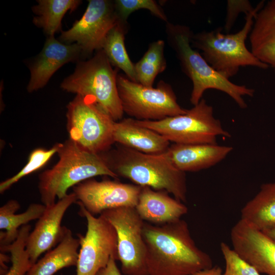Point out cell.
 <instances>
[{
	"label": "cell",
	"instance_id": "obj_34",
	"mask_svg": "<svg viewBox=\"0 0 275 275\" xmlns=\"http://www.w3.org/2000/svg\"><path fill=\"white\" fill-rule=\"evenodd\" d=\"M265 233L266 235L275 239V226L267 229L264 231H262Z\"/></svg>",
	"mask_w": 275,
	"mask_h": 275
},
{
	"label": "cell",
	"instance_id": "obj_25",
	"mask_svg": "<svg viewBox=\"0 0 275 275\" xmlns=\"http://www.w3.org/2000/svg\"><path fill=\"white\" fill-rule=\"evenodd\" d=\"M125 23H118L108 33L102 49L112 65L121 69L130 80L137 82L134 64L131 61L125 45Z\"/></svg>",
	"mask_w": 275,
	"mask_h": 275
},
{
	"label": "cell",
	"instance_id": "obj_20",
	"mask_svg": "<svg viewBox=\"0 0 275 275\" xmlns=\"http://www.w3.org/2000/svg\"><path fill=\"white\" fill-rule=\"evenodd\" d=\"M249 39L251 52L275 72V0L268 1L257 12Z\"/></svg>",
	"mask_w": 275,
	"mask_h": 275
},
{
	"label": "cell",
	"instance_id": "obj_15",
	"mask_svg": "<svg viewBox=\"0 0 275 275\" xmlns=\"http://www.w3.org/2000/svg\"><path fill=\"white\" fill-rule=\"evenodd\" d=\"M76 201L72 193L52 205L46 206L26 242V249L33 264L42 254L51 250L60 242L66 228L61 226L62 219L66 210Z\"/></svg>",
	"mask_w": 275,
	"mask_h": 275
},
{
	"label": "cell",
	"instance_id": "obj_19",
	"mask_svg": "<svg viewBox=\"0 0 275 275\" xmlns=\"http://www.w3.org/2000/svg\"><path fill=\"white\" fill-rule=\"evenodd\" d=\"M113 138L115 143L148 154L164 153L170 146V142L162 135L139 125L132 118L116 121Z\"/></svg>",
	"mask_w": 275,
	"mask_h": 275
},
{
	"label": "cell",
	"instance_id": "obj_5",
	"mask_svg": "<svg viewBox=\"0 0 275 275\" xmlns=\"http://www.w3.org/2000/svg\"><path fill=\"white\" fill-rule=\"evenodd\" d=\"M167 33L169 43L176 53L183 72L192 81L193 87L190 101L194 105L202 99L206 90L215 89L228 95L240 108L247 107L243 96L253 97L254 90L231 82L213 69L191 47L190 38L193 33L188 27L168 23Z\"/></svg>",
	"mask_w": 275,
	"mask_h": 275
},
{
	"label": "cell",
	"instance_id": "obj_9",
	"mask_svg": "<svg viewBox=\"0 0 275 275\" xmlns=\"http://www.w3.org/2000/svg\"><path fill=\"white\" fill-rule=\"evenodd\" d=\"M117 85L123 110L139 120H160L185 114L171 86L160 81L154 88L144 86L119 74Z\"/></svg>",
	"mask_w": 275,
	"mask_h": 275
},
{
	"label": "cell",
	"instance_id": "obj_17",
	"mask_svg": "<svg viewBox=\"0 0 275 275\" xmlns=\"http://www.w3.org/2000/svg\"><path fill=\"white\" fill-rule=\"evenodd\" d=\"M166 191L142 186L135 209L145 222L160 225L179 219L188 212L187 206Z\"/></svg>",
	"mask_w": 275,
	"mask_h": 275
},
{
	"label": "cell",
	"instance_id": "obj_23",
	"mask_svg": "<svg viewBox=\"0 0 275 275\" xmlns=\"http://www.w3.org/2000/svg\"><path fill=\"white\" fill-rule=\"evenodd\" d=\"M20 207L15 200H10L0 208V243L1 246L11 244L17 238L19 227L27 225L30 221L38 219L45 210L43 204L32 203L23 212L16 214Z\"/></svg>",
	"mask_w": 275,
	"mask_h": 275
},
{
	"label": "cell",
	"instance_id": "obj_22",
	"mask_svg": "<svg viewBox=\"0 0 275 275\" xmlns=\"http://www.w3.org/2000/svg\"><path fill=\"white\" fill-rule=\"evenodd\" d=\"M261 231L275 226V182L263 184L241 210V218Z\"/></svg>",
	"mask_w": 275,
	"mask_h": 275
},
{
	"label": "cell",
	"instance_id": "obj_26",
	"mask_svg": "<svg viewBox=\"0 0 275 275\" xmlns=\"http://www.w3.org/2000/svg\"><path fill=\"white\" fill-rule=\"evenodd\" d=\"M164 46V42L162 40L152 42L143 57L134 64L137 82L153 87L156 76L167 67Z\"/></svg>",
	"mask_w": 275,
	"mask_h": 275
},
{
	"label": "cell",
	"instance_id": "obj_18",
	"mask_svg": "<svg viewBox=\"0 0 275 275\" xmlns=\"http://www.w3.org/2000/svg\"><path fill=\"white\" fill-rule=\"evenodd\" d=\"M231 146L217 144H179L170 145L167 153L180 171L197 172L208 169L221 162L232 151Z\"/></svg>",
	"mask_w": 275,
	"mask_h": 275
},
{
	"label": "cell",
	"instance_id": "obj_4",
	"mask_svg": "<svg viewBox=\"0 0 275 275\" xmlns=\"http://www.w3.org/2000/svg\"><path fill=\"white\" fill-rule=\"evenodd\" d=\"M264 5V1L260 2L252 11L245 14L243 28L236 33L223 34L222 29L218 28L193 34L190 38L191 47L201 51L205 61L228 79L235 75L240 67L268 68L269 66L259 60L245 45L255 17Z\"/></svg>",
	"mask_w": 275,
	"mask_h": 275
},
{
	"label": "cell",
	"instance_id": "obj_33",
	"mask_svg": "<svg viewBox=\"0 0 275 275\" xmlns=\"http://www.w3.org/2000/svg\"><path fill=\"white\" fill-rule=\"evenodd\" d=\"M191 275H223L221 267L216 265L199 270Z\"/></svg>",
	"mask_w": 275,
	"mask_h": 275
},
{
	"label": "cell",
	"instance_id": "obj_31",
	"mask_svg": "<svg viewBox=\"0 0 275 275\" xmlns=\"http://www.w3.org/2000/svg\"><path fill=\"white\" fill-rule=\"evenodd\" d=\"M254 9L249 1H228L224 25L225 32L227 33L230 32L239 13L243 12L246 14Z\"/></svg>",
	"mask_w": 275,
	"mask_h": 275
},
{
	"label": "cell",
	"instance_id": "obj_16",
	"mask_svg": "<svg viewBox=\"0 0 275 275\" xmlns=\"http://www.w3.org/2000/svg\"><path fill=\"white\" fill-rule=\"evenodd\" d=\"M81 52L76 43L65 44L54 36L48 37L38 57L29 67L31 77L26 87L28 92L32 93L43 88L60 68L78 59Z\"/></svg>",
	"mask_w": 275,
	"mask_h": 275
},
{
	"label": "cell",
	"instance_id": "obj_8",
	"mask_svg": "<svg viewBox=\"0 0 275 275\" xmlns=\"http://www.w3.org/2000/svg\"><path fill=\"white\" fill-rule=\"evenodd\" d=\"M69 139L88 152L100 154L114 144L115 121L98 105L79 95L67 106Z\"/></svg>",
	"mask_w": 275,
	"mask_h": 275
},
{
	"label": "cell",
	"instance_id": "obj_27",
	"mask_svg": "<svg viewBox=\"0 0 275 275\" xmlns=\"http://www.w3.org/2000/svg\"><path fill=\"white\" fill-rule=\"evenodd\" d=\"M31 226L25 225L20 228L16 239L11 244L1 246V252L10 253L11 266L4 275H26L33 265L26 249V242Z\"/></svg>",
	"mask_w": 275,
	"mask_h": 275
},
{
	"label": "cell",
	"instance_id": "obj_13",
	"mask_svg": "<svg viewBox=\"0 0 275 275\" xmlns=\"http://www.w3.org/2000/svg\"><path fill=\"white\" fill-rule=\"evenodd\" d=\"M142 186L117 181L88 179L73 187L76 203L95 215L121 207L136 206Z\"/></svg>",
	"mask_w": 275,
	"mask_h": 275
},
{
	"label": "cell",
	"instance_id": "obj_12",
	"mask_svg": "<svg viewBox=\"0 0 275 275\" xmlns=\"http://www.w3.org/2000/svg\"><path fill=\"white\" fill-rule=\"evenodd\" d=\"M82 17L67 31H62L61 42L76 43L82 52L91 53L102 49L109 32L122 21L117 15L114 2L89 0Z\"/></svg>",
	"mask_w": 275,
	"mask_h": 275
},
{
	"label": "cell",
	"instance_id": "obj_3",
	"mask_svg": "<svg viewBox=\"0 0 275 275\" xmlns=\"http://www.w3.org/2000/svg\"><path fill=\"white\" fill-rule=\"evenodd\" d=\"M57 154L58 162L38 177L41 201L46 206L54 204L57 198L60 200L66 196L71 187L94 177H119L100 154L84 150L69 139L62 143Z\"/></svg>",
	"mask_w": 275,
	"mask_h": 275
},
{
	"label": "cell",
	"instance_id": "obj_2",
	"mask_svg": "<svg viewBox=\"0 0 275 275\" xmlns=\"http://www.w3.org/2000/svg\"><path fill=\"white\" fill-rule=\"evenodd\" d=\"M99 154L118 177L128 179L141 186L166 191L177 200L186 202L185 173L174 165L167 151L148 154L120 145Z\"/></svg>",
	"mask_w": 275,
	"mask_h": 275
},
{
	"label": "cell",
	"instance_id": "obj_29",
	"mask_svg": "<svg viewBox=\"0 0 275 275\" xmlns=\"http://www.w3.org/2000/svg\"><path fill=\"white\" fill-rule=\"evenodd\" d=\"M115 8L121 21L124 23L129 15L139 9H147L158 18L167 21V17L162 9L153 0H117L114 2Z\"/></svg>",
	"mask_w": 275,
	"mask_h": 275
},
{
	"label": "cell",
	"instance_id": "obj_32",
	"mask_svg": "<svg viewBox=\"0 0 275 275\" xmlns=\"http://www.w3.org/2000/svg\"><path fill=\"white\" fill-rule=\"evenodd\" d=\"M117 259L111 258L107 265L101 269L96 275H122L116 264Z\"/></svg>",
	"mask_w": 275,
	"mask_h": 275
},
{
	"label": "cell",
	"instance_id": "obj_6",
	"mask_svg": "<svg viewBox=\"0 0 275 275\" xmlns=\"http://www.w3.org/2000/svg\"><path fill=\"white\" fill-rule=\"evenodd\" d=\"M117 71L101 49L91 59L78 63L74 71L62 82L61 88L91 100L115 121H120L124 112L117 88Z\"/></svg>",
	"mask_w": 275,
	"mask_h": 275
},
{
	"label": "cell",
	"instance_id": "obj_14",
	"mask_svg": "<svg viewBox=\"0 0 275 275\" xmlns=\"http://www.w3.org/2000/svg\"><path fill=\"white\" fill-rule=\"evenodd\" d=\"M230 238L233 249L260 273L275 275V239L242 219Z\"/></svg>",
	"mask_w": 275,
	"mask_h": 275
},
{
	"label": "cell",
	"instance_id": "obj_7",
	"mask_svg": "<svg viewBox=\"0 0 275 275\" xmlns=\"http://www.w3.org/2000/svg\"><path fill=\"white\" fill-rule=\"evenodd\" d=\"M140 125L151 129L170 142L179 144H217L219 135L230 138V134L214 117L212 106L204 99L187 109L185 114L160 120H139Z\"/></svg>",
	"mask_w": 275,
	"mask_h": 275
},
{
	"label": "cell",
	"instance_id": "obj_24",
	"mask_svg": "<svg viewBox=\"0 0 275 275\" xmlns=\"http://www.w3.org/2000/svg\"><path fill=\"white\" fill-rule=\"evenodd\" d=\"M32 10L37 16L33 22L42 28L48 37L54 35L61 28L62 20L68 11H74L81 1L79 0H39Z\"/></svg>",
	"mask_w": 275,
	"mask_h": 275
},
{
	"label": "cell",
	"instance_id": "obj_10",
	"mask_svg": "<svg viewBox=\"0 0 275 275\" xmlns=\"http://www.w3.org/2000/svg\"><path fill=\"white\" fill-rule=\"evenodd\" d=\"M103 216L115 228L118 260L125 275H148L143 229L145 222L134 207H121L104 211Z\"/></svg>",
	"mask_w": 275,
	"mask_h": 275
},
{
	"label": "cell",
	"instance_id": "obj_1",
	"mask_svg": "<svg viewBox=\"0 0 275 275\" xmlns=\"http://www.w3.org/2000/svg\"><path fill=\"white\" fill-rule=\"evenodd\" d=\"M143 235L148 275H191L213 266L210 256L196 245L184 220L160 225L145 222Z\"/></svg>",
	"mask_w": 275,
	"mask_h": 275
},
{
	"label": "cell",
	"instance_id": "obj_28",
	"mask_svg": "<svg viewBox=\"0 0 275 275\" xmlns=\"http://www.w3.org/2000/svg\"><path fill=\"white\" fill-rule=\"evenodd\" d=\"M62 143L54 144L51 148L46 149L38 148L30 154L27 163L17 174L2 181L0 183V193H4L13 184L22 178L42 168L57 153Z\"/></svg>",
	"mask_w": 275,
	"mask_h": 275
},
{
	"label": "cell",
	"instance_id": "obj_21",
	"mask_svg": "<svg viewBox=\"0 0 275 275\" xmlns=\"http://www.w3.org/2000/svg\"><path fill=\"white\" fill-rule=\"evenodd\" d=\"M79 246V239L66 227L60 242L34 264L26 275H53L65 267L76 266Z\"/></svg>",
	"mask_w": 275,
	"mask_h": 275
},
{
	"label": "cell",
	"instance_id": "obj_11",
	"mask_svg": "<svg viewBox=\"0 0 275 275\" xmlns=\"http://www.w3.org/2000/svg\"><path fill=\"white\" fill-rule=\"evenodd\" d=\"M78 205L79 214L86 218L87 226L84 236L77 234L80 249L76 275H96L111 258L118 260L117 233L114 227L101 215L96 217Z\"/></svg>",
	"mask_w": 275,
	"mask_h": 275
},
{
	"label": "cell",
	"instance_id": "obj_30",
	"mask_svg": "<svg viewBox=\"0 0 275 275\" xmlns=\"http://www.w3.org/2000/svg\"><path fill=\"white\" fill-rule=\"evenodd\" d=\"M220 249L226 264L223 275H261L226 243L221 242Z\"/></svg>",
	"mask_w": 275,
	"mask_h": 275
}]
</instances>
